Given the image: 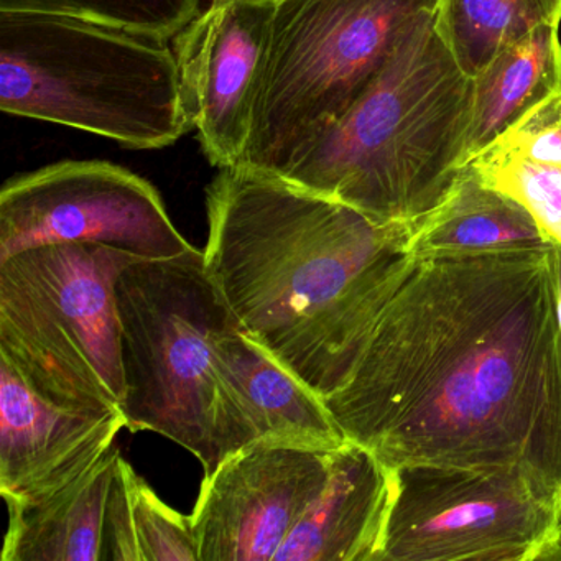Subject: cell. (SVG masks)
I'll list each match as a JSON object with an SVG mask.
<instances>
[{
	"mask_svg": "<svg viewBox=\"0 0 561 561\" xmlns=\"http://www.w3.org/2000/svg\"><path fill=\"white\" fill-rule=\"evenodd\" d=\"M323 402L389 469H512L561 507L557 244L399 255Z\"/></svg>",
	"mask_w": 561,
	"mask_h": 561,
	"instance_id": "cell-1",
	"label": "cell"
},
{
	"mask_svg": "<svg viewBox=\"0 0 561 561\" xmlns=\"http://www.w3.org/2000/svg\"><path fill=\"white\" fill-rule=\"evenodd\" d=\"M206 271L241 330L321 399L336 392L370 288L413 228L232 167L206 190Z\"/></svg>",
	"mask_w": 561,
	"mask_h": 561,
	"instance_id": "cell-2",
	"label": "cell"
},
{
	"mask_svg": "<svg viewBox=\"0 0 561 561\" xmlns=\"http://www.w3.org/2000/svg\"><path fill=\"white\" fill-rule=\"evenodd\" d=\"M471 98L472 78L430 12L350 110L277 179L415 229L465 167Z\"/></svg>",
	"mask_w": 561,
	"mask_h": 561,
	"instance_id": "cell-3",
	"label": "cell"
},
{
	"mask_svg": "<svg viewBox=\"0 0 561 561\" xmlns=\"http://www.w3.org/2000/svg\"><path fill=\"white\" fill-rule=\"evenodd\" d=\"M0 110L140 150L193 130L173 44L45 12L0 11Z\"/></svg>",
	"mask_w": 561,
	"mask_h": 561,
	"instance_id": "cell-4",
	"label": "cell"
},
{
	"mask_svg": "<svg viewBox=\"0 0 561 561\" xmlns=\"http://www.w3.org/2000/svg\"><path fill=\"white\" fill-rule=\"evenodd\" d=\"M438 0H275L241 165L278 176L376 80Z\"/></svg>",
	"mask_w": 561,
	"mask_h": 561,
	"instance_id": "cell-5",
	"label": "cell"
},
{
	"mask_svg": "<svg viewBox=\"0 0 561 561\" xmlns=\"http://www.w3.org/2000/svg\"><path fill=\"white\" fill-rule=\"evenodd\" d=\"M116 307L127 428L172 439L211 474L222 462L216 343L238 321L203 251L134 261L117 278Z\"/></svg>",
	"mask_w": 561,
	"mask_h": 561,
	"instance_id": "cell-6",
	"label": "cell"
},
{
	"mask_svg": "<svg viewBox=\"0 0 561 561\" xmlns=\"http://www.w3.org/2000/svg\"><path fill=\"white\" fill-rule=\"evenodd\" d=\"M134 261L110 245L55 244L0 262V357L60 405L123 410L116 282Z\"/></svg>",
	"mask_w": 561,
	"mask_h": 561,
	"instance_id": "cell-7",
	"label": "cell"
},
{
	"mask_svg": "<svg viewBox=\"0 0 561 561\" xmlns=\"http://www.w3.org/2000/svg\"><path fill=\"white\" fill-rule=\"evenodd\" d=\"M379 561H553L561 507L512 469L405 465Z\"/></svg>",
	"mask_w": 561,
	"mask_h": 561,
	"instance_id": "cell-8",
	"label": "cell"
},
{
	"mask_svg": "<svg viewBox=\"0 0 561 561\" xmlns=\"http://www.w3.org/2000/svg\"><path fill=\"white\" fill-rule=\"evenodd\" d=\"M55 244L123 249L142 261L193 254L152 183L124 167L68 160L0 190V262Z\"/></svg>",
	"mask_w": 561,
	"mask_h": 561,
	"instance_id": "cell-9",
	"label": "cell"
},
{
	"mask_svg": "<svg viewBox=\"0 0 561 561\" xmlns=\"http://www.w3.org/2000/svg\"><path fill=\"white\" fill-rule=\"evenodd\" d=\"M331 451L254 445L205 476L192 524L199 561H274L330 472Z\"/></svg>",
	"mask_w": 561,
	"mask_h": 561,
	"instance_id": "cell-10",
	"label": "cell"
},
{
	"mask_svg": "<svg viewBox=\"0 0 561 561\" xmlns=\"http://www.w3.org/2000/svg\"><path fill=\"white\" fill-rule=\"evenodd\" d=\"M275 0H219L175 42L192 129L213 167H239L267 57Z\"/></svg>",
	"mask_w": 561,
	"mask_h": 561,
	"instance_id": "cell-11",
	"label": "cell"
},
{
	"mask_svg": "<svg viewBox=\"0 0 561 561\" xmlns=\"http://www.w3.org/2000/svg\"><path fill=\"white\" fill-rule=\"evenodd\" d=\"M215 370L221 390L222 461L254 445L330 453L347 442L323 399L239 324L216 343Z\"/></svg>",
	"mask_w": 561,
	"mask_h": 561,
	"instance_id": "cell-12",
	"label": "cell"
},
{
	"mask_svg": "<svg viewBox=\"0 0 561 561\" xmlns=\"http://www.w3.org/2000/svg\"><path fill=\"white\" fill-rule=\"evenodd\" d=\"M123 428V410L60 405L0 357L2 499L32 497L71 481L116 445Z\"/></svg>",
	"mask_w": 561,
	"mask_h": 561,
	"instance_id": "cell-13",
	"label": "cell"
},
{
	"mask_svg": "<svg viewBox=\"0 0 561 561\" xmlns=\"http://www.w3.org/2000/svg\"><path fill=\"white\" fill-rule=\"evenodd\" d=\"M393 474L370 449L346 442L331 451L320 494L274 561H379Z\"/></svg>",
	"mask_w": 561,
	"mask_h": 561,
	"instance_id": "cell-14",
	"label": "cell"
},
{
	"mask_svg": "<svg viewBox=\"0 0 561 561\" xmlns=\"http://www.w3.org/2000/svg\"><path fill=\"white\" fill-rule=\"evenodd\" d=\"M121 448L51 491L5 497L9 524L2 561H103L107 494Z\"/></svg>",
	"mask_w": 561,
	"mask_h": 561,
	"instance_id": "cell-15",
	"label": "cell"
},
{
	"mask_svg": "<svg viewBox=\"0 0 561 561\" xmlns=\"http://www.w3.org/2000/svg\"><path fill=\"white\" fill-rule=\"evenodd\" d=\"M561 25H545L499 50L472 77L462 160L501 139L525 113L561 90Z\"/></svg>",
	"mask_w": 561,
	"mask_h": 561,
	"instance_id": "cell-16",
	"label": "cell"
},
{
	"mask_svg": "<svg viewBox=\"0 0 561 561\" xmlns=\"http://www.w3.org/2000/svg\"><path fill=\"white\" fill-rule=\"evenodd\" d=\"M553 244L527 208L462 167L448 195L413 229L410 254H462Z\"/></svg>",
	"mask_w": 561,
	"mask_h": 561,
	"instance_id": "cell-17",
	"label": "cell"
},
{
	"mask_svg": "<svg viewBox=\"0 0 561 561\" xmlns=\"http://www.w3.org/2000/svg\"><path fill=\"white\" fill-rule=\"evenodd\" d=\"M103 561H199L192 517L167 505L123 456L107 494Z\"/></svg>",
	"mask_w": 561,
	"mask_h": 561,
	"instance_id": "cell-18",
	"label": "cell"
},
{
	"mask_svg": "<svg viewBox=\"0 0 561 561\" xmlns=\"http://www.w3.org/2000/svg\"><path fill=\"white\" fill-rule=\"evenodd\" d=\"M545 25H561V0H438L436 28L468 77L507 45Z\"/></svg>",
	"mask_w": 561,
	"mask_h": 561,
	"instance_id": "cell-19",
	"label": "cell"
},
{
	"mask_svg": "<svg viewBox=\"0 0 561 561\" xmlns=\"http://www.w3.org/2000/svg\"><path fill=\"white\" fill-rule=\"evenodd\" d=\"M219 0H0V11L70 15L173 44Z\"/></svg>",
	"mask_w": 561,
	"mask_h": 561,
	"instance_id": "cell-20",
	"label": "cell"
},
{
	"mask_svg": "<svg viewBox=\"0 0 561 561\" xmlns=\"http://www.w3.org/2000/svg\"><path fill=\"white\" fill-rule=\"evenodd\" d=\"M488 185L517 199L553 244L561 245V167L494 142L468 163Z\"/></svg>",
	"mask_w": 561,
	"mask_h": 561,
	"instance_id": "cell-21",
	"label": "cell"
},
{
	"mask_svg": "<svg viewBox=\"0 0 561 561\" xmlns=\"http://www.w3.org/2000/svg\"><path fill=\"white\" fill-rule=\"evenodd\" d=\"M495 142L537 162L561 167V90L531 107Z\"/></svg>",
	"mask_w": 561,
	"mask_h": 561,
	"instance_id": "cell-22",
	"label": "cell"
},
{
	"mask_svg": "<svg viewBox=\"0 0 561 561\" xmlns=\"http://www.w3.org/2000/svg\"><path fill=\"white\" fill-rule=\"evenodd\" d=\"M558 310L561 320V245H557Z\"/></svg>",
	"mask_w": 561,
	"mask_h": 561,
	"instance_id": "cell-23",
	"label": "cell"
},
{
	"mask_svg": "<svg viewBox=\"0 0 561 561\" xmlns=\"http://www.w3.org/2000/svg\"><path fill=\"white\" fill-rule=\"evenodd\" d=\"M553 560L554 561L561 560V538H560V543H558V550H557V553H554Z\"/></svg>",
	"mask_w": 561,
	"mask_h": 561,
	"instance_id": "cell-24",
	"label": "cell"
}]
</instances>
